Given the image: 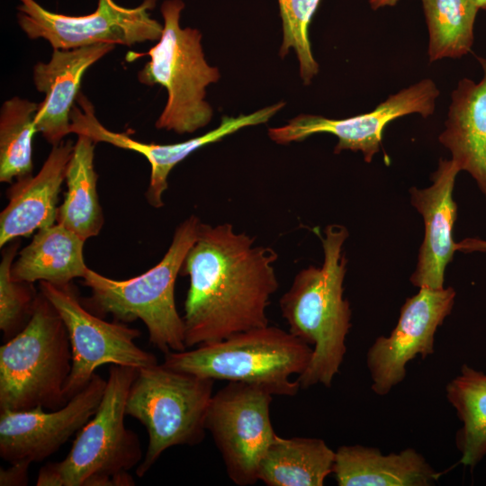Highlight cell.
I'll return each instance as SVG.
<instances>
[{"label":"cell","mask_w":486,"mask_h":486,"mask_svg":"<svg viewBox=\"0 0 486 486\" xmlns=\"http://www.w3.org/2000/svg\"><path fill=\"white\" fill-rule=\"evenodd\" d=\"M254 241L230 223H201L180 272L189 276L182 316L187 347L268 325L278 256Z\"/></svg>","instance_id":"obj_1"},{"label":"cell","mask_w":486,"mask_h":486,"mask_svg":"<svg viewBox=\"0 0 486 486\" xmlns=\"http://www.w3.org/2000/svg\"><path fill=\"white\" fill-rule=\"evenodd\" d=\"M320 236L324 260L321 266H310L294 276L279 302L289 332L312 346L310 361L296 381L301 389L316 384L329 388L339 372L351 328V309L344 298L346 258L343 245L348 237L341 225H328Z\"/></svg>","instance_id":"obj_2"},{"label":"cell","mask_w":486,"mask_h":486,"mask_svg":"<svg viewBox=\"0 0 486 486\" xmlns=\"http://www.w3.org/2000/svg\"><path fill=\"white\" fill-rule=\"evenodd\" d=\"M138 368L112 364L101 402L76 433L68 455L49 463L37 486H131L129 472L143 459L137 434L124 424L126 401Z\"/></svg>","instance_id":"obj_3"},{"label":"cell","mask_w":486,"mask_h":486,"mask_svg":"<svg viewBox=\"0 0 486 486\" xmlns=\"http://www.w3.org/2000/svg\"><path fill=\"white\" fill-rule=\"evenodd\" d=\"M201 223L195 215L182 221L162 259L140 275L114 280L88 268L83 279L91 296L86 304L95 313L112 314L116 321L140 320L148 329L149 342L164 355L186 350L184 324L175 301V284L198 237Z\"/></svg>","instance_id":"obj_4"},{"label":"cell","mask_w":486,"mask_h":486,"mask_svg":"<svg viewBox=\"0 0 486 486\" xmlns=\"http://www.w3.org/2000/svg\"><path fill=\"white\" fill-rule=\"evenodd\" d=\"M312 351L289 330L268 324L192 350L170 352L163 364L214 381L252 384L274 396L293 397L301 386L291 376L305 371Z\"/></svg>","instance_id":"obj_5"},{"label":"cell","mask_w":486,"mask_h":486,"mask_svg":"<svg viewBox=\"0 0 486 486\" xmlns=\"http://www.w3.org/2000/svg\"><path fill=\"white\" fill-rule=\"evenodd\" d=\"M71 366L66 326L40 292L25 327L0 347V410L61 408Z\"/></svg>","instance_id":"obj_6"},{"label":"cell","mask_w":486,"mask_h":486,"mask_svg":"<svg viewBox=\"0 0 486 486\" xmlns=\"http://www.w3.org/2000/svg\"><path fill=\"white\" fill-rule=\"evenodd\" d=\"M184 5L182 0L164 1L160 6L164 20L160 39L147 52H129L127 56L130 57L129 61L149 57L138 72L139 81L146 86L159 85L167 92L166 104L155 126L178 134L193 133L211 122L213 110L205 101L206 87L220 77L219 69L205 59L201 32L181 28Z\"/></svg>","instance_id":"obj_7"},{"label":"cell","mask_w":486,"mask_h":486,"mask_svg":"<svg viewBox=\"0 0 486 486\" xmlns=\"http://www.w3.org/2000/svg\"><path fill=\"white\" fill-rule=\"evenodd\" d=\"M214 382L163 364L138 369L125 408L126 415L139 420L148 436L147 451L136 469L138 477H143L166 449L203 440Z\"/></svg>","instance_id":"obj_8"},{"label":"cell","mask_w":486,"mask_h":486,"mask_svg":"<svg viewBox=\"0 0 486 486\" xmlns=\"http://www.w3.org/2000/svg\"><path fill=\"white\" fill-rule=\"evenodd\" d=\"M40 292L57 310L68 334L72 366L64 389L68 400L88 384L103 364L139 369L158 364L156 356L135 343L140 336L138 328L105 321L90 312L81 304L71 283L58 285L41 281Z\"/></svg>","instance_id":"obj_9"},{"label":"cell","mask_w":486,"mask_h":486,"mask_svg":"<svg viewBox=\"0 0 486 486\" xmlns=\"http://www.w3.org/2000/svg\"><path fill=\"white\" fill-rule=\"evenodd\" d=\"M17 22L31 40L43 39L53 50H71L98 43L132 46L158 41L163 25L150 12L157 0L124 7L114 0H98L86 15H67L47 10L35 0H18Z\"/></svg>","instance_id":"obj_10"},{"label":"cell","mask_w":486,"mask_h":486,"mask_svg":"<svg viewBox=\"0 0 486 486\" xmlns=\"http://www.w3.org/2000/svg\"><path fill=\"white\" fill-rule=\"evenodd\" d=\"M273 396L258 386L228 382L211 400L205 428L238 486L258 482L260 461L277 435L270 418Z\"/></svg>","instance_id":"obj_11"},{"label":"cell","mask_w":486,"mask_h":486,"mask_svg":"<svg viewBox=\"0 0 486 486\" xmlns=\"http://www.w3.org/2000/svg\"><path fill=\"white\" fill-rule=\"evenodd\" d=\"M439 94L434 81L426 78L390 95L371 112L345 119L301 114L286 125L268 129V136L275 143L285 145L317 133H329L338 138L335 154L361 151L364 161L370 163L380 150L384 128L408 114L418 113L424 118L432 115Z\"/></svg>","instance_id":"obj_12"},{"label":"cell","mask_w":486,"mask_h":486,"mask_svg":"<svg viewBox=\"0 0 486 486\" xmlns=\"http://www.w3.org/2000/svg\"><path fill=\"white\" fill-rule=\"evenodd\" d=\"M454 298L453 287H422L405 301L391 334L377 338L366 353L375 394L384 396L401 382L407 364L416 356L425 358L434 353L436 331L451 313Z\"/></svg>","instance_id":"obj_13"},{"label":"cell","mask_w":486,"mask_h":486,"mask_svg":"<svg viewBox=\"0 0 486 486\" xmlns=\"http://www.w3.org/2000/svg\"><path fill=\"white\" fill-rule=\"evenodd\" d=\"M106 380L94 374L88 384L57 410L39 406L0 410V456L9 464L41 462L56 453L95 413Z\"/></svg>","instance_id":"obj_14"},{"label":"cell","mask_w":486,"mask_h":486,"mask_svg":"<svg viewBox=\"0 0 486 486\" xmlns=\"http://www.w3.org/2000/svg\"><path fill=\"white\" fill-rule=\"evenodd\" d=\"M70 114V132L86 135L96 142H105L115 147L136 151L145 157L150 164L151 173L146 199L154 208L164 205L163 194L168 184L172 169L195 150L218 142L238 130L268 122L284 105L279 102L250 114L238 117L223 116L220 125L203 135L173 144H155L138 141L125 133L114 132L104 127L97 119L94 108L81 93Z\"/></svg>","instance_id":"obj_15"},{"label":"cell","mask_w":486,"mask_h":486,"mask_svg":"<svg viewBox=\"0 0 486 486\" xmlns=\"http://www.w3.org/2000/svg\"><path fill=\"white\" fill-rule=\"evenodd\" d=\"M459 172L452 159L441 158L431 176L432 185L410 189V202L421 214L425 230L416 269L410 279L416 287H445V271L456 251L453 233L457 205L453 191Z\"/></svg>","instance_id":"obj_16"},{"label":"cell","mask_w":486,"mask_h":486,"mask_svg":"<svg viewBox=\"0 0 486 486\" xmlns=\"http://www.w3.org/2000/svg\"><path fill=\"white\" fill-rule=\"evenodd\" d=\"M98 43L71 50H53L50 61L33 67L36 89L45 94L39 104L35 124L48 143L58 145L70 132V114L80 94L86 71L115 48Z\"/></svg>","instance_id":"obj_17"},{"label":"cell","mask_w":486,"mask_h":486,"mask_svg":"<svg viewBox=\"0 0 486 486\" xmlns=\"http://www.w3.org/2000/svg\"><path fill=\"white\" fill-rule=\"evenodd\" d=\"M73 148L71 140L52 146L35 176L18 178L7 190L9 202L0 214L1 248L57 222L58 194Z\"/></svg>","instance_id":"obj_18"},{"label":"cell","mask_w":486,"mask_h":486,"mask_svg":"<svg viewBox=\"0 0 486 486\" xmlns=\"http://www.w3.org/2000/svg\"><path fill=\"white\" fill-rule=\"evenodd\" d=\"M482 78L461 79L451 94V104L439 142L452 155L460 171L468 172L486 199V60L481 59Z\"/></svg>","instance_id":"obj_19"},{"label":"cell","mask_w":486,"mask_h":486,"mask_svg":"<svg viewBox=\"0 0 486 486\" xmlns=\"http://www.w3.org/2000/svg\"><path fill=\"white\" fill-rule=\"evenodd\" d=\"M332 473L339 486H430L439 476L414 448L383 454L361 445L341 446Z\"/></svg>","instance_id":"obj_20"},{"label":"cell","mask_w":486,"mask_h":486,"mask_svg":"<svg viewBox=\"0 0 486 486\" xmlns=\"http://www.w3.org/2000/svg\"><path fill=\"white\" fill-rule=\"evenodd\" d=\"M85 242L57 222L39 230L13 263L12 277L18 282L44 281L58 285L83 278L89 268L84 259Z\"/></svg>","instance_id":"obj_21"},{"label":"cell","mask_w":486,"mask_h":486,"mask_svg":"<svg viewBox=\"0 0 486 486\" xmlns=\"http://www.w3.org/2000/svg\"><path fill=\"white\" fill-rule=\"evenodd\" d=\"M334 461L335 452L323 439L276 435L260 461L258 481L267 486H322Z\"/></svg>","instance_id":"obj_22"},{"label":"cell","mask_w":486,"mask_h":486,"mask_svg":"<svg viewBox=\"0 0 486 486\" xmlns=\"http://www.w3.org/2000/svg\"><path fill=\"white\" fill-rule=\"evenodd\" d=\"M94 144L88 136L77 135L66 172L68 190L57 215V223L85 241L97 236L104 224L94 167Z\"/></svg>","instance_id":"obj_23"},{"label":"cell","mask_w":486,"mask_h":486,"mask_svg":"<svg viewBox=\"0 0 486 486\" xmlns=\"http://www.w3.org/2000/svg\"><path fill=\"white\" fill-rule=\"evenodd\" d=\"M446 396L463 424L455 436L460 462L472 467L486 455V374L464 364Z\"/></svg>","instance_id":"obj_24"},{"label":"cell","mask_w":486,"mask_h":486,"mask_svg":"<svg viewBox=\"0 0 486 486\" xmlns=\"http://www.w3.org/2000/svg\"><path fill=\"white\" fill-rule=\"evenodd\" d=\"M428 29L430 62L471 51L478 6L473 0H421Z\"/></svg>","instance_id":"obj_25"},{"label":"cell","mask_w":486,"mask_h":486,"mask_svg":"<svg viewBox=\"0 0 486 486\" xmlns=\"http://www.w3.org/2000/svg\"><path fill=\"white\" fill-rule=\"evenodd\" d=\"M39 104L19 96L4 101L0 110V181L32 175V140L38 132L35 115Z\"/></svg>","instance_id":"obj_26"},{"label":"cell","mask_w":486,"mask_h":486,"mask_svg":"<svg viewBox=\"0 0 486 486\" xmlns=\"http://www.w3.org/2000/svg\"><path fill=\"white\" fill-rule=\"evenodd\" d=\"M320 0H278L283 22V43L279 54L284 58L290 49L296 52L300 76L305 85L319 72L309 37V26Z\"/></svg>","instance_id":"obj_27"},{"label":"cell","mask_w":486,"mask_h":486,"mask_svg":"<svg viewBox=\"0 0 486 486\" xmlns=\"http://www.w3.org/2000/svg\"><path fill=\"white\" fill-rule=\"evenodd\" d=\"M19 240L4 249L0 263V329L5 338H13L29 321L36 296L31 283L18 282L12 277V266L19 248Z\"/></svg>","instance_id":"obj_28"},{"label":"cell","mask_w":486,"mask_h":486,"mask_svg":"<svg viewBox=\"0 0 486 486\" xmlns=\"http://www.w3.org/2000/svg\"><path fill=\"white\" fill-rule=\"evenodd\" d=\"M30 464L17 462L10 464L6 469H0L1 486H24L28 484V471Z\"/></svg>","instance_id":"obj_29"},{"label":"cell","mask_w":486,"mask_h":486,"mask_svg":"<svg viewBox=\"0 0 486 486\" xmlns=\"http://www.w3.org/2000/svg\"><path fill=\"white\" fill-rule=\"evenodd\" d=\"M456 251L464 253L486 252V240L477 238H466L455 244Z\"/></svg>","instance_id":"obj_30"},{"label":"cell","mask_w":486,"mask_h":486,"mask_svg":"<svg viewBox=\"0 0 486 486\" xmlns=\"http://www.w3.org/2000/svg\"><path fill=\"white\" fill-rule=\"evenodd\" d=\"M399 0H369L372 9L376 10L384 6H393Z\"/></svg>","instance_id":"obj_31"},{"label":"cell","mask_w":486,"mask_h":486,"mask_svg":"<svg viewBox=\"0 0 486 486\" xmlns=\"http://www.w3.org/2000/svg\"><path fill=\"white\" fill-rule=\"evenodd\" d=\"M479 9L486 10V0H473Z\"/></svg>","instance_id":"obj_32"}]
</instances>
